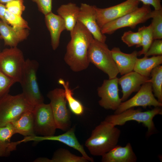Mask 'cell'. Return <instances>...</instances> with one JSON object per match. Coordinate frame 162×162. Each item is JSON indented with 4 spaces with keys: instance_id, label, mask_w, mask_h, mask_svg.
Returning a JSON list of instances; mask_svg holds the SVG:
<instances>
[{
    "instance_id": "cell-1",
    "label": "cell",
    "mask_w": 162,
    "mask_h": 162,
    "mask_svg": "<svg viewBox=\"0 0 162 162\" xmlns=\"http://www.w3.org/2000/svg\"><path fill=\"white\" fill-rule=\"evenodd\" d=\"M70 35L71 39L67 45L64 60L72 71L80 72L86 69L89 65L88 50L94 38L78 21Z\"/></svg>"
},
{
    "instance_id": "cell-2",
    "label": "cell",
    "mask_w": 162,
    "mask_h": 162,
    "mask_svg": "<svg viewBox=\"0 0 162 162\" xmlns=\"http://www.w3.org/2000/svg\"><path fill=\"white\" fill-rule=\"evenodd\" d=\"M121 133L116 126L104 120L93 130L85 145L92 155L102 156L117 145Z\"/></svg>"
},
{
    "instance_id": "cell-3",
    "label": "cell",
    "mask_w": 162,
    "mask_h": 162,
    "mask_svg": "<svg viewBox=\"0 0 162 162\" xmlns=\"http://www.w3.org/2000/svg\"><path fill=\"white\" fill-rule=\"evenodd\" d=\"M34 106L22 93L5 94L0 99V126L11 123L26 112L32 111Z\"/></svg>"
},
{
    "instance_id": "cell-4",
    "label": "cell",
    "mask_w": 162,
    "mask_h": 162,
    "mask_svg": "<svg viewBox=\"0 0 162 162\" xmlns=\"http://www.w3.org/2000/svg\"><path fill=\"white\" fill-rule=\"evenodd\" d=\"M158 115H162V110L160 107H154L145 111H142L140 109L131 108L118 114L108 115L104 120L115 126L123 125L127 122L131 121L142 123L147 128V134L149 135L155 129L153 119Z\"/></svg>"
},
{
    "instance_id": "cell-5",
    "label": "cell",
    "mask_w": 162,
    "mask_h": 162,
    "mask_svg": "<svg viewBox=\"0 0 162 162\" xmlns=\"http://www.w3.org/2000/svg\"><path fill=\"white\" fill-rule=\"evenodd\" d=\"M88 58L90 63L106 74L109 79L117 77L119 73L113 58L111 50L105 43L94 38L88 49Z\"/></svg>"
},
{
    "instance_id": "cell-6",
    "label": "cell",
    "mask_w": 162,
    "mask_h": 162,
    "mask_svg": "<svg viewBox=\"0 0 162 162\" xmlns=\"http://www.w3.org/2000/svg\"><path fill=\"white\" fill-rule=\"evenodd\" d=\"M38 66V62L35 60L29 59L26 60L20 83L22 88V93L34 106L44 103V98L37 80Z\"/></svg>"
},
{
    "instance_id": "cell-7",
    "label": "cell",
    "mask_w": 162,
    "mask_h": 162,
    "mask_svg": "<svg viewBox=\"0 0 162 162\" xmlns=\"http://www.w3.org/2000/svg\"><path fill=\"white\" fill-rule=\"evenodd\" d=\"M25 61L22 52L17 46L5 49L0 51V71L20 83Z\"/></svg>"
},
{
    "instance_id": "cell-8",
    "label": "cell",
    "mask_w": 162,
    "mask_h": 162,
    "mask_svg": "<svg viewBox=\"0 0 162 162\" xmlns=\"http://www.w3.org/2000/svg\"><path fill=\"white\" fill-rule=\"evenodd\" d=\"M150 5L143 4L134 10L104 25L100 29L103 34H111L118 29L125 27L134 28L136 26L151 18Z\"/></svg>"
},
{
    "instance_id": "cell-9",
    "label": "cell",
    "mask_w": 162,
    "mask_h": 162,
    "mask_svg": "<svg viewBox=\"0 0 162 162\" xmlns=\"http://www.w3.org/2000/svg\"><path fill=\"white\" fill-rule=\"evenodd\" d=\"M57 129L66 131L70 128V113L66 106L64 90L57 88L47 94Z\"/></svg>"
},
{
    "instance_id": "cell-10",
    "label": "cell",
    "mask_w": 162,
    "mask_h": 162,
    "mask_svg": "<svg viewBox=\"0 0 162 162\" xmlns=\"http://www.w3.org/2000/svg\"><path fill=\"white\" fill-rule=\"evenodd\" d=\"M35 135H54L57 129L50 105L44 103L34 106L32 111Z\"/></svg>"
},
{
    "instance_id": "cell-11",
    "label": "cell",
    "mask_w": 162,
    "mask_h": 162,
    "mask_svg": "<svg viewBox=\"0 0 162 162\" xmlns=\"http://www.w3.org/2000/svg\"><path fill=\"white\" fill-rule=\"evenodd\" d=\"M160 107L162 103L156 99L152 91V84L148 81L141 86L137 93L130 99L122 102L118 108L115 111L114 114H118L131 108L142 106Z\"/></svg>"
},
{
    "instance_id": "cell-12",
    "label": "cell",
    "mask_w": 162,
    "mask_h": 162,
    "mask_svg": "<svg viewBox=\"0 0 162 162\" xmlns=\"http://www.w3.org/2000/svg\"><path fill=\"white\" fill-rule=\"evenodd\" d=\"M140 2L138 0H126L107 8H100L95 6L98 26L101 29L106 23L134 10L139 7Z\"/></svg>"
},
{
    "instance_id": "cell-13",
    "label": "cell",
    "mask_w": 162,
    "mask_h": 162,
    "mask_svg": "<svg viewBox=\"0 0 162 162\" xmlns=\"http://www.w3.org/2000/svg\"><path fill=\"white\" fill-rule=\"evenodd\" d=\"M118 78L105 80L101 86L98 88V94L100 98L99 105L106 110H116L122 102L119 95Z\"/></svg>"
},
{
    "instance_id": "cell-14",
    "label": "cell",
    "mask_w": 162,
    "mask_h": 162,
    "mask_svg": "<svg viewBox=\"0 0 162 162\" xmlns=\"http://www.w3.org/2000/svg\"><path fill=\"white\" fill-rule=\"evenodd\" d=\"M75 127L70 128L65 133L57 136H25L21 140L26 142L33 141L40 142L44 140L56 141L61 142L79 152L88 161H94L93 159L89 156L86 152L83 146L79 143L75 134Z\"/></svg>"
},
{
    "instance_id": "cell-15",
    "label": "cell",
    "mask_w": 162,
    "mask_h": 162,
    "mask_svg": "<svg viewBox=\"0 0 162 162\" xmlns=\"http://www.w3.org/2000/svg\"><path fill=\"white\" fill-rule=\"evenodd\" d=\"M77 17V21L81 23L90 32L94 39L105 43L106 36L102 33L97 22L94 5L82 3Z\"/></svg>"
},
{
    "instance_id": "cell-16",
    "label": "cell",
    "mask_w": 162,
    "mask_h": 162,
    "mask_svg": "<svg viewBox=\"0 0 162 162\" xmlns=\"http://www.w3.org/2000/svg\"><path fill=\"white\" fill-rule=\"evenodd\" d=\"M149 79V77L143 76L134 71L118 78V84L122 89V102L126 100L133 92H137L141 86Z\"/></svg>"
},
{
    "instance_id": "cell-17",
    "label": "cell",
    "mask_w": 162,
    "mask_h": 162,
    "mask_svg": "<svg viewBox=\"0 0 162 162\" xmlns=\"http://www.w3.org/2000/svg\"><path fill=\"white\" fill-rule=\"evenodd\" d=\"M29 29L9 26L0 20V35L5 45L16 47L20 42L26 40L29 34Z\"/></svg>"
},
{
    "instance_id": "cell-18",
    "label": "cell",
    "mask_w": 162,
    "mask_h": 162,
    "mask_svg": "<svg viewBox=\"0 0 162 162\" xmlns=\"http://www.w3.org/2000/svg\"><path fill=\"white\" fill-rule=\"evenodd\" d=\"M101 156L102 162H136L137 160L130 142L124 147L117 145Z\"/></svg>"
},
{
    "instance_id": "cell-19",
    "label": "cell",
    "mask_w": 162,
    "mask_h": 162,
    "mask_svg": "<svg viewBox=\"0 0 162 162\" xmlns=\"http://www.w3.org/2000/svg\"><path fill=\"white\" fill-rule=\"evenodd\" d=\"M111 52L113 60L119 73L124 75L133 70L137 58L138 52L134 51L130 54L122 52L118 47H114Z\"/></svg>"
},
{
    "instance_id": "cell-20",
    "label": "cell",
    "mask_w": 162,
    "mask_h": 162,
    "mask_svg": "<svg viewBox=\"0 0 162 162\" xmlns=\"http://www.w3.org/2000/svg\"><path fill=\"white\" fill-rule=\"evenodd\" d=\"M45 21L50 34L52 48L55 50L59 45L61 34L66 30L65 22L60 16L52 12L45 15Z\"/></svg>"
},
{
    "instance_id": "cell-21",
    "label": "cell",
    "mask_w": 162,
    "mask_h": 162,
    "mask_svg": "<svg viewBox=\"0 0 162 162\" xmlns=\"http://www.w3.org/2000/svg\"><path fill=\"white\" fill-rule=\"evenodd\" d=\"M16 134L12 125L8 123L0 126V157L9 156L11 152L15 150L20 141L12 142V136Z\"/></svg>"
},
{
    "instance_id": "cell-22",
    "label": "cell",
    "mask_w": 162,
    "mask_h": 162,
    "mask_svg": "<svg viewBox=\"0 0 162 162\" xmlns=\"http://www.w3.org/2000/svg\"><path fill=\"white\" fill-rule=\"evenodd\" d=\"M80 10V7L72 2L62 4L57 10L58 15L65 22L66 30L70 32L74 29L77 22Z\"/></svg>"
},
{
    "instance_id": "cell-23",
    "label": "cell",
    "mask_w": 162,
    "mask_h": 162,
    "mask_svg": "<svg viewBox=\"0 0 162 162\" xmlns=\"http://www.w3.org/2000/svg\"><path fill=\"white\" fill-rule=\"evenodd\" d=\"M32 111L23 113L10 123L16 134H19L25 136L36 135L34 132Z\"/></svg>"
},
{
    "instance_id": "cell-24",
    "label": "cell",
    "mask_w": 162,
    "mask_h": 162,
    "mask_svg": "<svg viewBox=\"0 0 162 162\" xmlns=\"http://www.w3.org/2000/svg\"><path fill=\"white\" fill-rule=\"evenodd\" d=\"M162 63V55L153 56L149 58L144 56L142 58H137L133 70L143 76L149 77L152 69Z\"/></svg>"
},
{
    "instance_id": "cell-25",
    "label": "cell",
    "mask_w": 162,
    "mask_h": 162,
    "mask_svg": "<svg viewBox=\"0 0 162 162\" xmlns=\"http://www.w3.org/2000/svg\"><path fill=\"white\" fill-rule=\"evenodd\" d=\"M58 82L64 88L65 98L70 111L76 116L82 115L84 112V106L80 101L73 96V93L70 88L69 82L60 79Z\"/></svg>"
},
{
    "instance_id": "cell-26",
    "label": "cell",
    "mask_w": 162,
    "mask_h": 162,
    "mask_svg": "<svg viewBox=\"0 0 162 162\" xmlns=\"http://www.w3.org/2000/svg\"><path fill=\"white\" fill-rule=\"evenodd\" d=\"M151 78L148 81L151 82L154 95L162 103V66H157L152 70Z\"/></svg>"
},
{
    "instance_id": "cell-27",
    "label": "cell",
    "mask_w": 162,
    "mask_h": 162,
    "mask_svg": "<svg viewBox=\"0 0 162 162\" xmlns=\"http://www.w3.org/2000/svg\"><path fill=\"white\" fill-rule=\"evenodd\" d=\"M83 156H79L71 153L64 148L57 149L54 153L50 162H87Z\"/></svg>"
},
{
    "instance_id": "cell-28",
    "label": "cell",
    "mask_w": 162,
    "mask_h": 162,
    "mask_svg": "<svg viewBox=\"0 0 162 162\" xmlns=\"http://www.w3.org/2000/svg\"><path fill=\"white\" fill-rule=\"evenodd\" d=\"M141 35V41L140 47L142 49L138 52V56L145 55L149 48L154 40L153 32L151 24L147 26H143L138 29Z\"/></svg>"
},
{
    "instance_id": "cell-29",
    "label": "cell",
    "mask_w": 162,
    "mask_h": 162,
    "mask_svg": "<svg viewBox=\"0 0 162 162\" xmlns=\"http://www.w3.org/2000/svg\"><path fill=\"white\" fill-rule=\"evenodd\" d=\"M151 24L154 40L162 38V9L152 10Z\"/></svg>"
},
{
    "instance_id": "cell-30",
    "label": "cell",
    "mask_w": 162,
    "mask_h": 162,
    "mask_svg": "<svg viewBox=\"0 0 162 162\" xmlns=\"http://www.w3.org/2000/svg\"><path fill=\"white\" fill-rule=\"evenodd\" d=\"M4 18L7 23L12 26L28 29H30L27 22L21 16L13 14L7 9Z\"/></svg>"
},
{
    "instance_id": "cell-31",
    "label": "cell",
    "mask_w": 162,
    "mask_h": 162,
    "mask_svg": "<svg viewBox=\"0 0 162 162\" xmlns=\"http://www.w3.org/2000/svg\"><path fill=\"white\" fill-rule=\"evenodd\" d=\"M121 40L129 47L136 46V47H139L141 43V35L138 31L134 32L129 31L123 33L121 37Z\"/></svg>"
},
{
    "instance_id": "cell-32",
    "label": "cell",
    "mask_w": 162,
    "mask_h": 162,
    "mask_svg": "<svg viewBox=\"0 0 162 162\" xmlns=\"http://www.w3.org/2000/svg\"><path fill=\"white\" fill-rule=\"evenodd\" d=\"M5 6L10 12L21 16L26 8L24 0H12L6 3Z\"/></svg>"
},
{
    "instance_id": "cell-33",
    "label": "cell",
    "mask_w": 162,
    "mask_h": 162,
    "mask_svg": "<svg viewBox=\"0 0 162 162\" xmlns=\"http://www.w3.org/2000/svg\"><path fill=\"white\" fill-rule=\"evenodd\" d=\"M16 82L0 71V99L8 93L10 89Z\"/></svg>"
},
{
    "instance_id": "cell-34",
    "label": "cell",
    "mask_w": 162,
    "mask_h": 162,
    "mask_svg": "<svg viewBox=\"0 0 162 162\" xmlns=\"http://www.w3.org/2000/svg\"><path fill=\"white\" fill-rule=\"evenodd\" d=\"M144 56L162 55V39L154 40Z\"/></svg>"
},
{
    "instance_id": "cell-35",
    "label": "cell",
    "mask_w": 162,
    "mask_h": 162,
    "mask_svg": "<svg viewBox=\"0 0 162 162\" xmlns=\"http://www.w3.org/2000/svg\"><path fill=\"white\" fill-rule=\"evenodd\" d=\"M36 3L39 11L44 16L52 12V0H32Z\"/></svg>"
},
{
    "instance_id": "cell-36",
    "label": "cell",
    "mask_w": 162,
    "mask_h": 162,
    "mask_svg": "<svg viewBox=\"0 0 162 162\" xmlns=\"http://www.w3.org/2000/svg\"><path fill=\"white\" fill-rule=\"evenodd\" d=\"M142 2L143 4L152 5L154 10L162 9L161 0H138Z\"/></svg>"
},
{
    "instance_id": "cell-37",
    "label": "cell",
    "mask_w": 162,
    "mask_h": 162,
    "mask_svg": "<svg viewBox=\"0 0 162 162\" xmlns=\"http://www.w3.org/2000/svg\"><path fill=\"white\" fill-rule=\"evenodd\" d=\"M6 10L5 5L0 3V18L2 21L7 23L4 18Z\"/></svg>"
},
{
    "instance_id": "cell-38",
    "label": "cell",
    "mask_w": 162,
    "mask_h": 162,
    "mask_svg": "<svg viewBox=\"0 0 162 162\" xmlns=\"http://www.w3.org/2000/svg\"><path fill=\"white\" fill-rule=\"evenodd\" d=\"M50 159L46 158H39L36 159L34 162H50Z\"/></svg>"
},
{
    "instance_id": "cell-39",
    "label": "cell",
    "mask_w": 162,
    "mask_h": 162,
    "mask_svg": "<svg viewBox=\"0 0 162 162\" xmlns=\"http://www.w3.org/2000/svg\"><path fill=\"white\" fill-rule=\"evenodd\" d=\"M12 0H0V3L2 4H6Z\"/></svg>"
},
{
    "instance_id": "cell-40",
    "label": "cell",
    "mask_w": 162,
    "mask_h": 162,
    "mask_svg": "<svg viewBox=\"0 0 162 162\" xmlns=\"http://www.w3.org/2000/svg\"><path fill=\"white\" fill-rule=\"evenodd\" d=\"M2 39V38H1V36L0 35V39Z\"/></svg>"
}]
</instances>
